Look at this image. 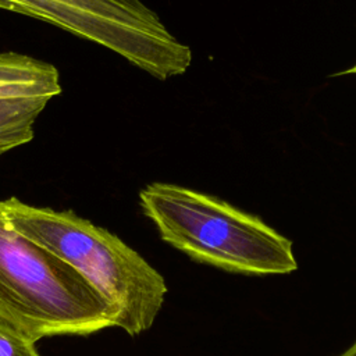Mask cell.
I'll list each match as a JSON object with an SVG mask.
<instances>
[{"mask_svg": "<svg viewBox=\"0 0 356 356\" xmlns=\"http://www.w3.org/2000/svg\"><path fill=\"white\" fill-rule=\"evenodd\" d=\"M0 213L19 234L74 267L115 310L117 325L129 335L152 327L167 293L163 275L106 228L71 210L0 200Z\"/></svg>", "mask_w": 356, "mask_h": 356, "instance_id": "1", "label": "cell"}, {"mask_svg": "<svg viewBox=\"0 0 356 356\" xmlns=\"http://www.w3.org/2000/svg\"><path fill=\"white\" fill-rule=\"evenodd\" d=\"M0 325L38 342L115 327L117 313L74 267L0 213Z\"/></svg>", "mask_w": 356, "mask_h": 356, "instance_id": "2", "label": "cell"}, {"mask_svg": "<svg viewBox=\"0 0 356 356\" xmlns=\"http://www.w3.org/2000/svg\"><path fill=\"white\" fill-rule=\"evenodd\" d=\"M139 199L161 239L196 261L254 275L298 268L288 238L220 199L160 182L143 188Z\"/></svg>", "mask_w": 356, "mask_h": 356, "instance_id": "3", "label": "cell"}, {"mask_svg": "<svg viewBox=\"0 0 356 356\" xmlns=\"http://www.w3.org/2000/svg\"><path fill=\"white\" fill-rule=\"evenodd\" d=\"M0 10L93 42L159 79L184 74L192 61L191 49L140 0H0Z\"/></svg>", "mask_w": 356, "mask_h": 356, "instance_id": "4", "label": "cell"}, {"mask_svg": "<svg viewBox=\"0 0 356 356\" xmlns=\"http://www.w3.org/2000/svg\"><path fill=\"white\" fill-rule=\"evenodd\" d=\"M60 93L56 65L17 51L0 53V157L33 139L38 117Z\"/></svg>", "mask_w": 356, "mask_h": 356, "instance_id": "5", "label": "cell"}, {"mask_svg": "<svg viewBox=\"0 0 356 356\" xmlns=\"http://www.w3.org/2000/svg\"><path fill=\"white\" fill-rule=\"evenodd\" d=\"M35 343L0 325V356H40Z\"/></svg>", "mask_w": 356, "mask_h": 356, "instance_id": "6", "label": "cell"}, {"mask_svg": "<svg viewBox=\"0 0 356 356\" xmlns=\"http://www.w3.org/2000/svg\"><path fill=\"white\" fill-rule=\"evenodd\" d=\"M338 356H356V342L350 348H348L343 353H341Z\"/></svg>", "mask_w": 356, "mask_h": 356, "instance_id": "7", "label": "cell"}, {"mask_svg": "<svg viewBox=\"0 0 356 356\" xmlns=\"http://www.w3.org/2000/svg\"><path fill=\"white\" fill-rule=\"evenodd\" d=\"M339 74H356V65H353L352 68H349V70H346L343 72H339Z\"/></svg>", "mask_w": 356, "mask_h": 356, "instance_id": "8", "label": "cell"}]
</instances>
